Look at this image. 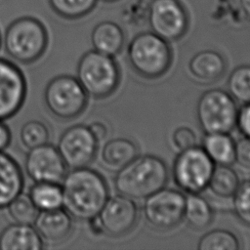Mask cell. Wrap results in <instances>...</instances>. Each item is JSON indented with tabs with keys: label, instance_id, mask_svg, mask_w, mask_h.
Segmentation results:
<instances>
[{
	"label": "cell",
	"instance_id": "1",
	"mask_svg": "<svg viewBox=\"0 0 250 250\" xmlns=\"http://www.w3.org/2000/svg\"><path fill=\"white\" fill-rule=\"evenodd\" d=\"M61 187L62 208L77 221L96 218L109 197L104 177L88 166L66 172Z\"/></svg>",
	"mask_w": 250,
	"mask_h": 250
},
{
	"label": "cell",
	"instance_id": "2",
	"mask_svg": "<svg viewBox=\"0 0 250 250\" xmlns=\"http://www.w3.org/2000/svg\"><path fill=\"white\" fill-rule=\"evenodd\" d=\"M169 171L158 156L147 154L135 157L116 172L114 188L119 194L143 199L165 187Z\"/></svg>",
	"mask_w": 250,
	"mask_h": 250
},
{
	"label": "cell",
	"instance_id": "3",
	"mask_svg": "<svg viewBox=\"0 0 250 250\" xmlns=\"http://www.w3.org/2000/svg\"><path fill=\"white\" fill-rule=\"evenodd\" d=\"M48 43L46 26L39 19L31 16H22L11 21L3 36L6 53L23 64L39 60L46 52Z\"/></svg>",
	"mask_w": 250,
	"mask_h": 250
},
{
	"label": "cell",
	"instance_id": "4",
	"mask_svg": "<svg viewBox=\"0 0 250 250\" xmlns=\"http://www.w3.org/2000/svg\"><path fill=\"white\" fill-rule=\"evenodd\" d=\"M127 58L132 68L147 79L164 75L172 64V51L168 42L152 31L141 32L131 40Z\"/></svg>",
	"mask_w": 250,
	"mask_h": 250
},
{
	"label": "cell",
	"instance_id": "5",
	"mask_svg": "<svg viewBox=\"0 0 250 250\" xmlns=\"http://www.w3.org/2000/svg\"><path fill=\"white\" fill-rule=\"evenodd\" d=\"M76 78L88 96L103 99L117 89L120 72L113 57L91 50L80 58Z\"/></svg>",
	"mask_w": 250,
	"mask_h": 250
},
{
	"label": "cell",
	"instance_id": "6",
	"mask_svg": "<svg viewBox=\"0 0 250 250\" xmlns=\"http://www.w3.org/2000/svg\"><path fill=\"white\" fill-rule=\"evenodd\" d=\"M44 103L56 118L71 120L85 110L88 95L76 77L63 74L48 82L44 91Z\"/></svg>",
	"mask_w": 250,
	"mask_h": 250
},
{
	"label": "cell",
	"instance_id": "7",
	"mask_svg": "<svg viewBox=\"0 0 250 250\" xmlns=\"http://www.w3.org/2000/svg\"><path fill=\"white\" fill-rule=\"evenodd\" d=\"M237 105L229 92L211 89L204 92L196 104V117L205 134L230 133L236 127Z\"/></svg>",
	"mask_w": 250,
	"mask_h": 250
},
{
	"label": "cell",
	"instance_id": "8",
	"mask_svg": "<svg viewBox=\"0 0 250 250\" xmlns=\"http://www.w3.org/2000/svg\"><path fill=\"white\" fill-rule=\"evenodd\" d=\"M214 167L204 149L194 146L179 151L173 164V180L187 193H199L207 188Z\"/></svg>",
	"mask_w": 250,
	"mask_h": 250
},
{
	"label": "cell",
	"instance_id": "9",
	"mask_svg": "<svg viewBox=\"0 0 250 250\" xmlns=\"http://www.w3.org/2000/svg\"><path fill=\"white\" fill-rule=\"evenodd\" d=\"M145 199L143 212L151 228L169 230L184 220L186 195L182 191L164 187Z\"/></svg>",
	"mask_w": 250,
	"mask_h": 250
},
{
	"label": "cell",
	"instance_id": "10",
	"mask_svg": "<svg viewBox=\"0 0 250 250\" xmlns=\"http://www.w3.org/2000/svg\"><path fill=\"white\" fill-rule=\"evenodd\" d=\"M146 21L151 31L167 42L181 39L188 28V15L180 0H150Z\"/></svg>",
	"mask_w": 250,
	"mask_h": 250
},
{
	"label": "cell",
	"instance_id": "11",
	"mask_svg": "<svg viewBox=\"0 0 250 250\" xmlns=\"http://www.w3.org/2000/svg\"><path fill=\"white\" fill-rule=\"evenodd\" d=\"M138 220L135 201L122 194L108 197L96 218L89 221L94 229L105 235L118 237L130 232Z\"/></svg>",
	"mask_w": 250,
	"mask_h": 250
},
{
	"label": "cell",
	"instance_id": "12",
	"mask_svg": "<svg viewBox=\"0 0 250 250\" xmlns=\"http://www.w3.org/2000/svg\"><path fill=\"white\" fill-rule=\"evenodd\" d=\"M99 142L89 126L77 124L67 128L60 137L58 150L67 168L87 167L95 158Z\"/></svg>",
	"mask_w": 250,
	"mask_h": 250
},
{
	"label": "cell",
	"instance_id": "13",
	"mask_svg": "<svg viewBox=\"0 0 250 250\" xmlns=\"http://www.w3.org/2000/svg\"><path fill=\"white\" fill-rule=\"evenodd\" d=\"M24 169L34 183L61 184L67 172V167L58 148L48 143L28 149Z\"/></svg>",
	"mask_w": 250,
	"mask_h": 250
},
{
	"label": "cell",
	"instance_id": "14",
	"mask_svg": "<svg viewBox=\"0 0 250 250\" xmlns=\"http://www.w3.org/2000/svg\"><path fill=\"white\" fill-rule=\"evenodd\" d=\"M26 80L13 62L0 58V120L14 116L26 98Z\"/></svg>",
	"mask_w": 250,
	"mask_h": 250
},
{
	"label": "cell",
	"instance_id": "15",
	"mask_svg": "<svg viewBox=\"0 0 250 250\" xmlns=\"http://www.w3.org/2000/svg\"><path fill=\"white\" fill-rule=\"evenodd\" d=\"M70 215L63 209L39 211L33 223L43 242L48 244H59L69 237L73 223Z\"/></svg>",
	"mask_w": 250,
	"mask_h": 250
},
{
	"label": "cell",
	"instance_id": "16",
	"mask_svg": "<svg viewBox=\"0 0 250 250\" xmlns=\"http://www.w3.org/2000/svg\"><path fill=\"white\" fill-rule=\"evenodd\" d=\"M227 63L224 57L213 50L196 53L188 62L190 75L201 83H212L219 80L225 73Z\"/></svg>",
	"mask_w": 250,
	"mask_h": 250
},
{
	"label": "cell",
	"instance_id": "17",
	"mask_svg": "<svg viewBox=\"0 0 250 250\" xmlns=\"http://www.w3.org/2000/svg\"><path fill=\"white\" fill-rule=\"evenodd\" d=\"M23 175L18 162L4 150L0 151V209L21 193Z\"/></svg>",
	"mask_w": 250,
	"mask_h": 250
},
{
	"label": "cell",
	"instance_id": "18",
	"mask_svg": "<svg viewBox=\"0 0 250 250\" xmlns=\"http://www.w3.org/2000/svg\"><path fill=\"white\" fill-rule=\"evenodd\" d=\"M44 242L32 225L15 223L0 232V250H41Z\"/></svg>",
	"mask_w": 250,
	"mask_h": 250
},
{
	"label": "cell",
	"instance_id": "19",
	"mask_svg": "<svg viewBox=\"0 0 250 250\" xmlns=\"http://www.w3.org/2000/svg\"><path fill=\"white\" fill-rule=\"evenodd\" d=\"M137 145L126 138H116L107 141L101 150V163L110 171H119L138 156Z\"/></svg>",
	"mask_w": 250,
	"mask_h": 250
},
{
	"label": "cell",
	"instance_id": "20",
	"mask_svg": "<svg viewBox=\"0 0 250 250\" xmlns=\"http://www.w3.org/2000/svg\"><path fill=\"white\" fill-rule=\"evenodd\" d=\"M125 34L119 24L104 21L95 25L91 32V42L94 50L114 57L123 48Z\"/></svg>",
	"mask_w": 250,
	"mask_h": 250
},
{
	"label": "cell",
	"instance_id": "21",
	"mask_svg": "<svg viewBox=\"0 0 250 250\" xmlns=\"http://www.w3.org/2000/svg\"><path fill=\"white\" fill-rule=\"evenodd\" d=\"M202 148L216 165H231L234 163L235 142L229 133L205 134Z\"/></svg>",
	"mask_w": 250,
	"mask_h": 250
},
{
	"label": "cell",
	"instance_id": "22",
	"mask_svg": "<svg viewBox=\"0 0 250 250\" xmlns=\"http://www.w3.org/2000/svg\"><path fill=\"white\" fill-rule=\"evenodd\" d=\"M210 203L199 193H188L185 202L184 219L194 229H203L213 221Z\"/></svg>",
	"mask_w": 250,
	"mask_h": 250
},
{
	"label": "cell",
	"instance_id": "23",
	"mask_svg": "<svg viewBox=\"0 0 250 250\" xmlns=\"http://www.w3.org/2000/svg\"><path fill=\"white\" fill-rule=\"evenodd\" d=\"M239 184V177L230 165H217L213 169L207 188L217 197L230 198Z\"/></svg>",
	"mask_w": 250,
	"mask_h": 250
},
{
	"label": "cell",
	"instance_id": "24",
	"mask_svg": "<svg viewBox=\"0 0 250 250\" xmlns=\"http://www.w3.org/2000/svg\"><path fill=\"white\" fill-rule=\"evenodd\" d=\"M39 211L62 208V192L61 184L39 182L35 183L28 193Z\"/></svg>",
	"mask_w": 250,
	"mask_h": 250
},
{
	"label": "cell",
	"instance_id": "25",
	"mask_svg": "<svg viewBox=\"0 0 250 250\" xmlns=\"http://www.w3.org/2000/svg\"><path fill=\"white\" fill-rule=\"evenodd\" d=\"M98 0H48L52 11L65 20H78L90 14Z\"/></svg>",
	"mask_w": 250,
	"mask_h": 250
},
{
	"label": "cell",
	"instance_id": "26",
	"mask_svg": "<svg viewBox=\"0 0 250 250\" xmlns=\"http://www.w3.org/2000/svg\"><path fill=\"white\" fill-rule=\"evenodd\" d=\"M239 240L227 229H213L202 235L197 243L198 250H238Z\"/></svg>",
	"mask_w": 250,
	"mask_h": 250
},
{
	"label": "cell",
	"instance_id": "27",
	"mask_svg": "<svg viewBox=\"0 0 250 250\" xmlns=\"http://www.w3.org/2000/svg\"><path fill=\"white\" fill-rule=\"evenodd\" d=\"M230 96L245 104L250 103V65L243 64L234 68L228 79Z\"/></svg>",
	"mask_w": 250,
	"mask_h": 250
},
{
	"label": "cell",
	"instance_id": "28",
	"mask_svg": "<svg viewBox=\"0 0 250 250\" xmlns=\"http://www.w3.org/2000/svg\"><path fill=\"white\" fill-rule=\"evenodd\" d=\"M9 216L15 223L33 225L39 210L28 194L20 193L6 207Z\"/></svg>",
	"mask_w": 250,
	"mask_h": 250
},
{
	"label": "cell",
	"instance_id": "29",
	"mask_svg": "<svg viewBox=\"0 0 250 250\" xmlns=\"http://www.w3.org/2000/svg\"><path fill=\"white\" fill-rule=\"evenodd\" d=\"M49 138L50 132L47 125L39 120L25 122L20 131V140L27 149L47 144Z\"/></svg>",
	"mask_w": 250,
	"mask_h": 250
},
{
	"label": "cell",
	"instance_id": "30",
	"mask_svg": "<svg viewBox=\"0 0 250 250\" xmlns=\"http://www.w3.org/2000/svg\"><path fill=\"white\" fill-rule=\"evenodd\" d=\"M231 198L235 216L242 224L250 227V179L240 182Z\"/></svg>",
	"mask_w": 250,
	"mask_h": 250
},
{
	"label": "cell",
	"instance_id": "31",
	"mask_svg": "<svg viewBox=\"0 0 250 250\" xmlns=\"http://www.w3.org/2000/svg\"><path fill=\"white\" fill-rule=\"evenodd\" d=\"M172 144L176 149L182 151L195 146L196 135L189 127H178L172 134Z\"/></svg>",
	"mask_w": 250,
	"mask_h": 250
},
{
	"label": "cell",
	"instance_id": "32",
	"mask_svg": "<svg viewBox=\"0 0 250 250\" xmlns=\"http://www.w3.org/2000/svg\"><path fill=\"white\" fill-rule=\"evenodd\" d=\"M234 162L243 168L250 169V139L243 137L235 142Z\"/></svg>",
	"mask_w": 250,
	"mask_h": 250
},
{
	"label": "cell",
	"instance_id": "33",
	"mask_svg": "<svg viewBox=\"0 0 250 250\" xmlns=\"http://www.w3.org/2000/svg\"><path fill=\"white\" fill-rule=\"evenodd\" d=\"M236 126L243 137L250 139V103L243 104L238 110Z\"/></svg>",
	"mask_w": 250,
	"mask_h": 250
},
{
	"label": "cell",
	"instance_id": "34",
	"mask_svg": "<svg viewBox=\"0 0 250 250\" xmlns=\"http://www.w3.org/2000/svg\"><path fill=\"white\" fill-rule=\"evenodd\" d=\"M89 128L92 131L95 138L98 140V142L105 139L108 134V129H107L106 125L101 121H95V122L91 123L89 125Z\"/></svg>",
	"mask_w": 250,
	"mask_h": 250
},
{
	"label": "cell",
	"instance_id": "35",
	"mask_svg": "<svg viewBox=\"0 0 250 250\" xmlns=\"http://www.w3.org/2000/svg\"><path fill=\"white\" fill-rule=\"evenodd\" d=\"M12 135L4 120H0V151L7 148L11 143Z\"/></svg>",
	"mask_w": 250,
	"mask_h": 250
},
{
	"label": "cell",
	"instance_id": "36",
	"mask_svg": "<svg viewBox=\"0 0 250 250\" xmlns=\"http://www.w3.org/2000/svg\"><path fill=\"white\" fill-rule=\"evenodd\" d=\"M239 3L243 14L250 20V0H239Z\"/></svg>",
	"mask_w": 250,
	"mask_h": 250
},
{
	"label": "cell",
	"instance_id": "37",
	"mask_svg": "<svg viewBox=\"0 0 250 250\" xmlns=\"http://www.w3.org/2000/svg\"><path fill=\"white\" fill-rule=\"evenodd\" d=\"M102 1H105V2H114V1H117V0H102Z\"/></svg>",
	"mask_w": 250,
	"mask_h": 250
},
{
	"label": "cell",
	"instance_id": "38",
	"mask_svg": "<svg viewBox=\"0 0 250 250\" xmlns=\"http://www.w3.org/2000/svg\"><path fill=\"white\" fill-rule=\"evenodd\" d=\"M1 44H2V37H1V33H0V47H1Z\"/></svg>",
	"mask_w": 250,
	"mask_h": 250
}]
</instances>
